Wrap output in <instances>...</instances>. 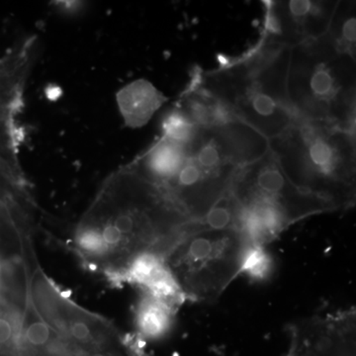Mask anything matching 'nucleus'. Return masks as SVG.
<instances>
[{
    "label": "nucleus",
    "instance_id": "nucleus-1",
    "mask_svg": "<svg viewBox=\"0 0 356 356\" xmlns=\"http://www.w3.org/2000/svg\"><path fill=\"white\" fill-rule=\"evenodd\" d=\"M189 222L154 185L124 165L105 180L67 248L84 268L120 287L134 262L163 257Z\"/></svg>",
    "mask_w": 356,
    "mask_h": 356
},
{
    "label": "nucleus",
    "instance_id": "nucleus-2",
    "mask_svg": "<svg viewBox=\"0 0 356 356\" xmlns=\"http://www.w3.org/2000/svg\"><path fill=\"white\" fill-rule=\"evenodd\" d=\"M269 151V140L240 121L196 129L154 186L191 221L207 216L236 173Z\"/></svg>",
    "mask_w": 356,
    "mask_h": 356
},
{
    "label": "nucleus",
    "instance_id": "nucleus-3",
    "mask_svg": "<svg viewBox=\"0 0 356 356\" xmlns=\"http://www.w3.org/2000/svg\"><path fill=\"white\" fill-rule=\"evenodd\" d=\"M291 51L261 33L242 55L225 58L210 70L195 67L191 79L234 118L269 140L298 119L287 90Z\"/></svg>",
    "mask_w": 356,
    "mask_h": 356
},
{
    "label": "nucleus",
    "instance_id": "nucleus-4",
    "mask_svg": "<svg viewBox=\"0 0 356 356\" xmlns=\"http://www.w3.org/2000/svg\"><path fill=\"white\" fill-rule=\"evenodd\" d=\"M269 151L300 191L334 204L339 211L355 205V132L298 118L269 140Z\"/></svg>",
    "mask_w": 356,
    "mask_h": 356
},
{
    "label": "nucleus",
    "instance_id": "nucleus-5",
    "mask_svg": "<svg viewBox=\"0 0 356 356\" xmlns=\"http://www.w3.org/2000/svg\"><path fill=\"white\" fill-rule=\"evenodd\" d=\"M225 197L234 228L245 233L254 247L266 248L295 222L339 211L295 186L270 151L238 170Z\"/></svg>",
    "mask_w": 356,
    "mask_h": 356
},
{
    "label": "nucleus",
    "instance_id": "nucleus-6",
    "mask_svg": "<svg viewBox=\"0 0 356 356\" xmlns=\"http://www.w3.org/2000/svg\"><path fill=\"white\" fill-rule=\"evenodd\" d=\"M287 90L299 119L329 122L355 132V53L329 32L292 48Z\"/></svg>",
    "mask_w": 356,
    "mask_h": 356
},
{
    "label": "nucleus",
    "instance_id": "nucleus-7",
    "mask_svg": "<svg viewBox=\"0 0 356 356\" xmlns=\"http://www.w3.org/2000/svg\"><path fill=\"white\" fill-rule=\"evenodd\" d=\"M254 245L234 228H213L189 222L163 254L185 300L212 303L243 273Z\"/></svg>",
    "mask_w": 356,
    "mask_h": 356
},
{
    "label": "nucleus",
    "instance_id": "nucleus-8",
    "mask_svg": "<svg viewBox=\"0 0 356 356\" xmlns=\"http://www.w3.org/2000/svg\"><path fill=\"white\" fill-rule=\"evenodd\" d=\"M29 294L39 317L81 356H140L137 337L126 336L108 318L76 304L41 266L30 273Z\"/></svg>",
    "mask_w": 356,
    "mask_h": 356
},
{
    "label": "nucleus",
    "instance_id": "nucleus-9",
    "mask_svg": "<svg viewBox=\"0 0 356 356\" xmlns=\"http://www.w3.org/2000/svg\"><path fill=\"white\" fill-rule=\"evenodd\" d=\"M26 83L22 72L0 62V199L13 206L34 207L31 185L19 161L23 136L18 116Z\"/></svg>",
    "mask_w": 356,
    "mask_h": 356
},
{
    "label": "nucleus",
    "instance_id": "nucleus-10",
    "mask_svg": "<svg viewBox=\"0 0 356 356\" xmlns=\"http://www.w3.org/2000/svg\"><path fill=\"white\" fill-rule=\"evenodd\" d=\"M262 3L261 33L275 43L294 48L329 31L339 0H271Z\"/></svg>",
    "mask_w": 356,
    "mask_h": 356
},
{
    "label": "nucleus",
    "instance_id": "nucleus-11",
    "mask_svg": "<svg viewBox=\"0 0 356 356\" xmlns=\"http://www.w3.org/2000/svg\"><path fill=\"white\" fill-rule=\"evenodd\" d=\"M29 277L23 259L0 261V356H20Z\"/></svg>",
    "mask_w": 356,
    "mask_h": 356
},
{
    "label": "nucleus",
    "instance_id": "nucleus-12",
    "mask_svg": "<svg viewBox=\"0 0 356 356\" xmlns=\"http://www.w3.org/2000/svg\"><path fill=\"white\" fill-rule=\"evenodd\" d=\"M125 283L137 287L140 293L163 300L177 310L186 301L161 255L147 254L134 262L122 280V285Z\"/></svg>",
    "mask_w": 356,
    "mask_h": 356
},
{
    "label": "nucleus",
    "instance_id": "nucleus-13",
    "mask_svg": "<svg viewBox=\"0 0 356 356\" xmlns=\"http://www.w3.org/2000/svg\"><path fill=\"white\" fill-rule=\"evenodd\" d=\"M117 104L126 126L140 128L151 120L168 97L151 81L137 79L117 93Z\"/></svg>",
    "mask_w": 356,
    "mask_h": 356
},
{
    "label": "nucleus",
    "instance_id": "nucleus-14",
    "mask_svg": "<svg viewBox=\"0 0 356 356\" xmlns=\"http://www.w3.org/2000/svg\"><path fill=\"white\" fill-rule=\"evenodd\" d=\"M20 356H81L64 337L39 317L31 300L26 310L20 339Z\"/></svg>",
    "mask_w": 356,
    "mask_h": 356
},
{
    "label": "nucleus",
    "instance_id": "nucleus-15",
    "mask_svg": "<svg viewBox=\"0 0 356 356\" xmlns=\"http://www.w3.org/2000/svg\"><path fill=\"white\" fill-rule=\"evenodd\" d=\"M177 311L163 300L140 293L134 309L136 337L143 341L163 339L172 331Z\"/></svg>",
    "mask_w": 356,
    "mask_h": 356
},
{
    "label": "nucleus",
    "instance_id": "nucleus-16",
    "mask_svg": "<svg viewBox=\"0 0 356 356\" xmlns=\"http://www.w3.org/2000/svg\"><path fill=\"white\" fill-rule=\"evenodd\" d=\"M175 105L197 128L238 121L228 110L222 106L221 103L199 88L197 83L191 79L184 90L180 93Z\"/></svg>",
    "mask_w": 356,
    "mask_h": 356
},
{
    "label": "nucleus",
    "instance_id": "nucleus-17",
    "mask_svg": "<svg viewBox=\"0 0 356 356\" xmlns=\"http://www.w3.org/2000/svg\"><path fill=\"white\" fill-rule=\"evenodd\" d=\"M273 261L264 247H254L248 254L243 273L255 281H264L271 275Z\"/></svg>",
    "mask_w": 356,
    "mask_h": 356
},
{
    "label": "nucleus",
    "instance_id": "nucleus-18",
    "mask_svg": "<svg viewBox=\"0 0 356 356\" xmlns=\"http://www.w3.org/2000/svg\"><path fill=\"white\" fill-rule=\"evenodd\" d=\"M47 97L50 100H56L60 97V95H62V90L58 86H49L48 89L46 90Z\"/></svg>",
    "mask_w": 356,
    "mask_h": 356
},
{
    "label": "nucleus",
    "instance_id": "nucleus-19",
    "mask_svg": "<svg viewBox=\"0 0 356 356\" xmlns=\"http://www.w3.org/2000/svg\"><path fill=\"white\" fill-rule=\"evenodd\" d=\"M287 356H298V355H293V353H288Z\"/></svg>",
    "mask_w": 356,
    "mask_h": 356
}]
</instances>
